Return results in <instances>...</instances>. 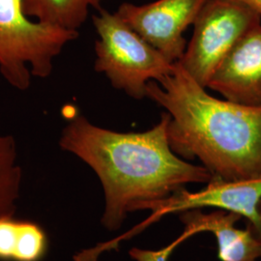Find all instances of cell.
I'll return each mask as SVG.
<instances>
[{"label": "cell", "mask_w": 261, "mask_h": 261, "mask_svg": "<svg viewBox=\"0 0 261 261\" xmlns=\"http://www.w3.org/2000/svg\"><path fill=\"white\" fill-rule=\"evenodd\" d=\"M170 116L143 133L105 129L82 114L68 120L59 147L81 159L99 178L105 194L101 224L118 230L127 216L143 203L166 198L188 184L208 183L214 175L203 166L179 158L168 140Z\"/></svg>", "instance_id": "1"}, {"label": "cell", "mask_w": 261, "mask_h": 261, "mask_svg": "<svg viewBox=\"0 0 261 261\" xmlns=\"http://www.w3.org/2000/svg\"><path fill=\"white\" fill-rule=\"evenodd\" d=\"M146 97L169 114L168 140L176 155L198 159L224 180L261 175V106L216 99L179 61L164 80L147 84Z\"/></svg>", "instance_id": "2"}, {"label": "cell", "mask_w": 261, "mask_h": 261, "mask_svg": "<svg viewBox=\"0 0 261 261\" xmlns=\"http://www.w3.org/2000/svg\"><path fill=\"white\" fill-rule=\"evenodd\" d=\"M77 31L31 19L23 0H0V75L13 88L25 91L32 77L47 79L64 47Z\"/></svg>", "instance_id": "3"}, {"label": "cell", "mask_w": 261, "mask_h": 261, "mask_svg": "<svg viewBox=\"0 0 261 261\" xmlns=\"http://www.w3.org/2000/svg\"><path fill=\"white\" fill-rule=\"evenodd\" d=\"M92 17L98 34L94 68L108 77L115 89L132 98L146 97L147 84L161 82L172 72L170 62L126 24L115 13L98 10Z\"/></svg>", "instance_id": "4"}, {"label": "cell", "mask_w": 261, "mask_h": 261, "mask_svg": "<svg viewBox=\"0 0 261 261\" xmlns=\"http://www.w3.org/2000/svg\"><path fill=\"white\" fill-rule=\"evenodd\" d=\"M260 23V14L244 0H207L179 63L207 88L224 56L249 30Z\"/></svg>", "instance_id": "5"}, {"label": "cell", "mask_w": 261, "mask_h": 261, "mask_svg": "<svg viewBox=\"0 0 261 261\" xmlns=\"http://www.w3.org/2000/svg\"><path fill=\"white\" fill-rule=\"evenodd\" d=\"M261 175L242 180H224L214 176L205 188L198 192H188L181 189L172 195L159 200L143 202L135 211L150 210L152 215L143 224L120 237L105 242L107 250L116 249L119 243L134 234L156 223L164 216L180 214L191 210L215 207L240 215L261 236Z\"/></svg>", "instance_id": "6"}, {"label": "cell", "mask_w": 261, "mask_h": 261, "mask_svg": "<svg viewBox=\"0 0 261 261\" xmlns=\"http://www.w3.org/2000/svg\"><path fill=\"white\" fill-rule=\"evenodd\" d=\"M207 0H157L144 5L122 3L115 14L168 60L175 63L186 50L183 34L194 24Z\"/></svg>", "instance_id": "7"}, {"label": "cell", "mask_w": 261, "mask_h": 261, "mask_svg": "<svg viewBox=\"0 0 261 261\" xmlns=\"http://www.w3.org/2000/svg\"><path fill=\"white\" fill-rule=\"evenodd\" d=\"M207 88L233 103L261 106V23L249 30L224 56Z\"/></svg>", "instance_id": "8"}, {"label": "cell", "mask_w": 261, "mask_h": 261, "mask_svg": "<svg viewBox=\"0 0 261 261\" xmlns=\"http://www.w3.org/2000/svg\"><path fill=\"white\" fill-rule=\"evenodd\" d=\"M179 219L185 225V231L193 235L200 232L214 234L218 243V257L221 261H259L261 236L251 224L238 228L236 223L242 219L233 212L218 210L202 213L191 210L180 213Z\"/></svg>", "instance_id": "9"}, {"label": "cell", "mask_w": 261, "mask_h": 261, "mask_svg": "<svg viewBox=\"0 0 261 261\" xmlns=\"http://www.w3.org/2000/svg\"><path fill=\"white\" fill-rule=\"evenodd\" d=\"M103 0H23L24 13L31 19L66 30L77 31L90 9H102Z\"/></svg>", "instance_id": "10"}, {"label": "cell", "mask_w": 261, "mask_h": 261, "mask_svg": "<svg viewBox=\"0 0 261 261\" xmlns=\"http://www.w3.org/2000/svg\"><path fill=\"white\" fill-rule=\"evenodd\" d=\"M22 168L16 139L0 134V219L14 217L20 196Z\"/></svg>", "instance_id": "11"}, {"label": "cell", "mask_w": 261, "mask_h": 261, "mask_svg": "<svg viewBox=\"0 0 261 261\" xmlns=\"http://www.w3.org/2000/svg\"><path fill=\"white\" fill-rule=\"evenodd\" d=\"M46 231L31 221H19L13 261H42L47 252Z\"/></svg>", "instance_id": "12"}, {"label": "cell", "mask_w": 261, "mask_h": 261, "mask_svg": "<svg viewBox=\"0 0 261 261\" xmlns=\"http://www.w3.org/2000/svg\"><path fill=\"white\" fill-rule=\"evenodd\" d=\"M19 220L14 217L0 219V261H13Z\"/></svg>", "instance_id": "13"}, {"label": "cell", "mask_w": 261, "mask_h": 261, "mask_svg": "<svg viewBox=\"0 0 261 261\" xmlns=\"http://www.w3.org/2000/svg\"><path fill=\"white\" fill-rule=\"evenodd\" d=\"M192 236L193 234L191 232L184 230L182 235L178 237V239L174 242L171 243L168 247L161 249L159 251H144L138 248H134L130 251V257L137 261H168V257L171 255L173 250L178 245Z\"/></svg>", "instance_id": "14"}, {"label": "cell", "mask_w": 261, "mask_h": 261, "mask_svg": "<svg viewBox=\"0 0 261 261\" xmlns=\"http://www.w3.org/2000/svg\"><path fill=\"white\" fill-rule=\"evenodd\" d=\"M260 211H261V204H260Z\"/></svg>", "instance_id": "15"}]
</instances>
